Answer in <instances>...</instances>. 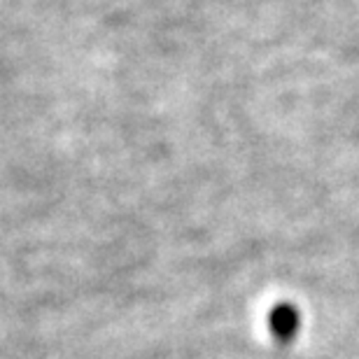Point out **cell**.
I'll use <instances>...</instances> for the list:
<instances>
[{
  "instance_id": "cell-1",
  "label": "cell",
  "mask_w": 359,
  "mask_h": 359,
  "mask_svg": "<svg viewBox=\"0 0 359 359\" xmlns=\"http://www.w3.org/2000/svg\"><path fill=\"white\" fill-rule=\"evenodd\" d=\"M301 327H304V315L294 304L290 301H283L278 304L273 311L269 313V332L278 343H287L297 341V336L301 334Z\"/></svg>"
}]
</instances>
